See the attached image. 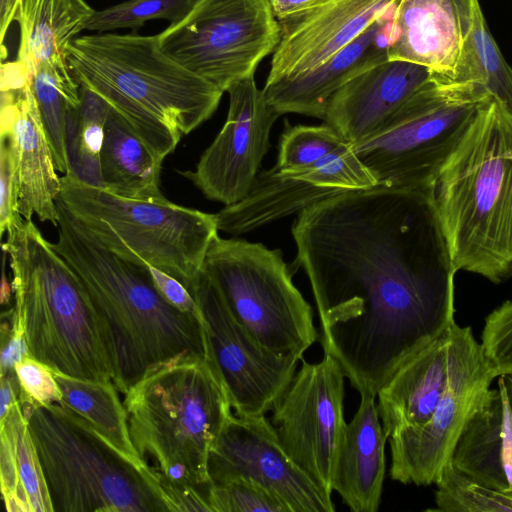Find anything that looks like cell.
<instances>
[{
	"instance_id": "6da1fadb",
	"label": "cell",
	"mask_w": 512,
	"mask_h": 512,
	"mask_svg": "<svg viewBox=\"0 0 512 512\" xmlns=\"http://www.w3.org/2000/svg\"><path fill=\"white\" fill-rule=\"evenodd\" d=\"M319 341L359 394L379 390L455 322L457 272L432 194L375 186L310 205L292 225Z\"/></svg>"
},
{
	"instance_id": "7a4b0ae2",
	"label": "cell",
	"mask_w": 512,
	"mask_h": 512,
	"mask_svg": "<svg viewBox=\"0 0 512 512\" xmlns=\"http://www.w3.org/2000/svg\"><path fill=\"white\" fill-rule=\"evenodd\" d=\"M57 210L58 239L53 247L90 298L119 392L125 394L146 374L176 359H208L201 317L170 305L153 284L145 263L126 260L107 249L60 198Z\"/></svg>"
},
{
	"instance_id": "3957f363",
	"label": "cell",
	"mask_w": 512,
	"mask_h": 512,
	"mask_svg": "<svg viewBox=\"0 0 512 512\" xmlns=\"http://www.w3.org/2000/svg\"><path fill=\"white\" fill-rule=\"evenodd\" d=\"M67 62L162 160L207 121L223 91L166 56L158 35L96 33L73 40Z\"/></svg>"
},
{
	"instance_id": "277c9868",
	"label": "cell",
	"mask_w": 512,
	"mask_h": 512,
	"mask_svg": "<svg viewBox=\"0 0 512 512\" xmlns=\"http://www.w3.org/2000/svg\"><path fill=\"white\" fill-rule=\"evenodd\" d=\"M432 199L457 272L512 278V111L501 102L478 110Z\"/></svg>"
},
{
	"instance_id": "5b68a950",
	"label": "cell",
	"mask_w": 512,
	"mask_h": 512,
	"mask_svg": "<svg viewBox=\"0 0 512 512\" xmlns=\"http://www.w3.org/2000/svg\"><path fill=\"white\" fill-rule=\"evenodd\" d=\"M13 314L29 355L64 375L112 381L102 328L78 276L32 220L7 232ZM113 382V381H112Z\"/></svg>"
},
{
	"instance_id": "8992f818",
	"label": "cell",
	"mask_w": 512,
	"mask_h": 512,
	"mask_svg": "<svg viewBox=\"0 0 512 512\" xmlns=\"http://www.w3.org/2000/svg\"><path fill=\"white\" fill-rule=\"evenodd\" d=\"M132 442L165 476L206 490L208 459L233 415L212 363L184 357L146 374L124 394Z\"/></svg>"
},
{
	"instance_id": "52a82bcc",
	"label": "cell",
	"mask_w": 512,
	"mask_h": 512,
	"mask_svg": "<svg viewBox=\"0 0 512 512\" xmlns=\"http://www.w3.org/2000/svg\"><path fill=\"white\" fill-rule=\"evenodd\" d=\"M54 512L169 511L152 466L136 462L60 403L18 398Z\"/></svg>"
},
{
	"instance_id": "ba28073f",
	"label": "cell",
	"mask_w": 512,
	"mask_h": 512,
	"mask_svg": "<svg viewBox=\"0 0 512 512\" xmlns=\"http://www.w3.org/2000/svg\"><path fill=\"white\" fill-rule=\"evenodd\" d=\"M60 200L107 249L126 260L147 263L188 290L218 235L216 214L160 200L130 199L61 177Z\"/></svg>"
},
{
	"instance_id": "9c48e42d",
	"label": "cell",
	"mask_w": 512,
	"mask_h": 512,
	"mask_svg": "<svg viewBox=\"0 0 512 512\" xmlns=\"http://www.w3.org/2000/svg\"><path fill=\"white\" fill-rule=\"evenodd\" d=\"M491 99L479 84L433 74L378 134L352 149L377 185L432 194L445 162Z\"/></svg>"
},
{
	"instance_id": "30bf717a",
	"label": "cell",
	"mask_w": 512,
	"mask_h": 512,
	"mask_svg": "<svg viewBox=\"0 0 512 512\" xmlns=\"http://www.w3.org/2000/svg\"><path fill=\"white\" fill-rule=\"evenodd\" d=\"M202 269L232 315L265 349L301 360L319 340L313 309L293 284L279 249L217 235Z\"/></svg>"
},
{
	"instance_id": "8fae6325",
	"label": "cell",
	"mask_w": 512,
	"mask_h": 512,
	"mask_svg": "<svg viewBox=\"0 0 512 512\" xmlns=\"http://www.w3.org/2000/svg\"><path fill=\"white\" fill-rule=\"evenodd\" d=\"M157 35L166 56L226 92L254 76L274 53L281 29L271 0H195L181 21Z\"/></svg>"
},
{
	"instance_id": "7c38bea8",
	"label": "cell",
	"mask_w": 512,
	"mask_h": 512,
	"mask_svg": "<svg viewBox=\"0 0 512 512\" xmlns=\"http://www.w3.org/2000/svg\"><path fill=\"white\" fill-rule=\"evenodd\" d=\"M496 377L471 328L454 322L444 394L427 422L390 435L391 479L418 486L436 484L466 423Z\"/></svg>"
},
{
	"instance_id": "4fadbf2b",
	"label": "cell",
	"mask_w": 512,
	"mask_h": 512,
	"mask_svg": "<svg viewBox=\"0 0 512 512\" xmlns=\"http://www.w3.org/2000/svg\"><path fill=\"white\" fill-rule=\"evenodd\" d=\"M345 378L328 355L316 363L302 358L300 369L271 411V423L284 450L330 496L348 424L343 406Z\"/></svg>"
},
{
	"instance_id": "5bb4252c",
	"label": "cell",
	"mask_w": 512,
	"mask_h": 512,
	"mask_svg": "<svg viewBox=\"0 0 512 512\" xmlns=\"http://www.w3.org/2000/svg\"><path fill=\"white\" fill-rule=\"evenodd\" d=\"M189 292L200 311L208 359L235 415H266L291 383L301 360L265 349L232 315L203 269Z\"/></svg>"
},
{
	"instance_id": "9a60e30c",
	"label": "cell",
	"mask_w": 512,
	"mask_h": 512,
	"mask_svg": "<svg viewBox=\"0 0 512 512\" xmlns=\"http://www.w3.org/2000/svg\"><path fill=\"white\" fill-rule=\"evenodd\" d=\"M210 484L251 481L284 503L290 512H333L328 495L282 447L266 415H232L208 459Z\"/></svg>"
},
{
	"instance_id": "2e32d148",
	"label": "cell",
	"mask_w": 512,
	"mask_h": 512,
	"mask_svg": "<svg viewBox=\"0 0 512 512\" xmlns=\"http://www.w3.org/2000/svg\"><path fill=\"white\" fill-rule=\"evenodd\" d=\"M227 119L194 170L179 173L202 194L224 206L244 198L270 148V132L281 116L257 88L254 76L233 83L227 90Z\"/></svg>"
},
{
	"instance_id": "e0dca14e",
	"label": "cell",
	"mask_w": 512,
	"mask_h": 512,
	"mask_svg": "<svg viewBox=\"0 0 512 512\" xmlns=\"http://www.w3.org/2000/svg\"><path fill=\"white\" fill-rule=\"evenodd\" d=\"M398 0H316L279 20L281 36L265 84L307 73L362 34Z\"/></svg>"
},
{
	"instance_id": "ac0fdd59",
	"label": "cell",
	"mask_w": 512,
	"mask_h": 512,
	"mask_svg": "<svg viewBox=\"0 0 512 512\" xmlns=\"http://www.w3.org/2000/svg\"><path fill=\"white\" fill-rule=\"evenodd\" d=\"M0 134L10 137L19 179L18 211L29 221L58 225L57 200L61 177L57 175L30 80L16 89L1 90Z\"/></svg>"
},
{
	"instance_id": "d6986e66",
	"label": "cell",
	"mask_w": 512,
	"mask_h": 512,
	"mask_svg": "<svg viewBox=\"0 0 512 512\" xmlns=\"http://www.w3.org/2000/svg\"><path fill=\"white\" fill-rule=\"evenodd\" d=\"M433 73L422 65L387 60L357 75L330 99L324 122L350 145L378 134Z\"/></svg>"
},
{
	"instance_id": "ffe728a7",
	"label": "cell",
	"mask_w": 512,
	"mask_h": 512,
	"mask_svg": "<svg viewBox=\"0 0 512 512\" xmlns=\"http://www.w3.org/2000/svg\"><path fill=\"white\" fill-rule=\"evenodd\" d=\"M398 1L319 67L292 79L265 84L262 90L267 102L280 115L296 113L324 120L330 99L343 85L389 60L388 48Z\"/></svg>"
},
{
	"instance_id": "44dd1931",
	"label": "cell",
	"mask_w": 512,
	"mask_h": 512,
	"mask_svg": "<svg viewBox=\"0 0 512 512\" xmlns=\"http://www.w3.org/2000/svg\"><path fill=\"white\" fill-rule=\"evenodd\" d=\"M473 0H399L389 60L416 63L452 80L468 29Z\"/></svg>"
},
{
	"instance_id": "7402d4cb",
	"label": "cell",
	"mask_w": 512,
	"mask_h": 512,
	"mask_svg": "<svg viewBox=\"0 0 512 512\" xmlns=\"http://www.w3.org/2000/svg\"><path fill=\"white\" fill-rule=\"evenodd\" d=\"M450 463L489 488L512 493V414L499 377L466 423Z\"/></svg>"
},
{
	"instance_id": "603a6c76",
	"label": "cell",
	"mask_w": 512,
	"mask_h": 512,
	"mask_svg": "<svg viewBox=\"0 0 512 512\" xmlns=\"http://www.w3.org/2000/svg\"><path fill=\"white\" fill-rule=\"evenodd\" d=\"M375 395L360 394V403L347 424L332 488L352 512H377L386 471L385 434Z\"/></svg>"
},
{
	"instance_id": "cb8c5ba5",
	"label": "cell",
	"mask_w": 512,
	"mask_h": 512,
	"mask_svg": "<svg viewBox=\"0 0 512 512\" xmlns=\"http://www.w3.org/2000/svg\"><path fill=\"white\" fill-rule=\"evenodd\" d=\"M450 329L411 356L377 393V410L388 436L427 422L448 380Z\"/></svg>"
},
{
	"instance_id": "d4e9b609",
	"label": "cell",
	"mask_w": 512,
	"mask_h": 512,
	"mask_svg": "<svg viewBox=\"0 0 512 512\" xmlns=\"http://www.w3.org/2000/svg\"><path fill=\"white\" fill-rule=\"evenodd\" d=\"M341 192L286 176L274 165L259 171L244 198L215 213L218 230L234 236L245 234Z\"/></svg>"
},
{
	"instance_id": "484cf974",
	"label": "cell",
	"mask_w": 512,
	"mask_h": 512,
	"mask_svg": "<svg viewBox=\"0 0 512 512\" xmlns=\"http://www.w3.org/2000/svg\"><path fill=\"white\" fill-rule=\"evenodd\" d=\"M95 10L85 0H17L18 61L31 75L42 63L67 59L69 46Z\"/></svg>"
},
{
	"instance_id": "4316f807",
	"label": "cell",
	"mask_w": 512,
	"mask_h": 512,
	"mask_svg": "<svg viewBox=\"0 0 512 512\" xmlns=\"http://www.w3.org/2000/svg\"><path fill=\"white\" fill-rule=\"evenodd\" d=\"M162 162L109 105L100 155L103 189L130 199H164L160 189Z\"/></svg>"
},
{
	"instance_id": "83f0119b",
	"label": "cell",
	"mask_w": 512,
	"mask_h": 512,
	"mask_svg": "<svg viewBox=\"0 0 512 512\" xmlns=\"http://www.w3.org/2000/svg\"><path fill=\"white\" fill-rule=\"evenodd\" d=\"M0 480L9 512H54L38 453L17 400L0 419Z\"/></svg>"
},
{
	"instance_id": "f1b7e54d",
	"label": "cell",
	"mask_w": 512,
	"mask_h": 512,
	"mask_svg": "<svg viewBox=\"0 0 512 512\" xmlns=\"http://www.w3.org/2000/svg\"><path fill=\"white\" fill-rule=\"evenodd\" d=\"M53 374L61 391L60 404L83 417L126 456L136 462H144L132 442L128 414L112 381L81 379L58 372Z\"/></svg>"
},
{
	"instance_id": "f546056e",
	"label": "cell",
	"mask_w": 512,
	"mask_h": 512,
	"mask_svg": "<svg viewBox=\"0 0 512 512\" xmlns=\"http://www.w3.org/2000/svg\"><path fill=\"white\" fill-rule=\"evenodd\" d=\"M109 104L96 92L80 85V104L67 113L65 151L69 175L103 188L100 155Z\"/></svg>"
},
{
	"instance_id": "4dcf8cb0",
	"label": "cell",
	"mask_w": 512,
	"mask_h": 512,
	"mask_svg": "<svg viewBox=\"0 0 512 512\" xmlns=\"http://www.w3.org/2000/svg\"><path fill=\"white\" fill-rule=\"evenodd\" d=\"M454 81L481 85L512 111V68L493 38L479 0H473Z\"/></svg>"
},
{
	"instance_id": "1f68e13d",
	"label": "cell",
	"mask_w": 512,
	"mask_h": 512,
	"mask_svg": "<svg viewBox=\"0 0 512 512\" xmlns=\"http://www.w3.org/2000/svg\"><path fill=\"white\" fill-rule=\"evenodd\" d=\"M42 124L58 172L66 174L65 120L70 109L80 104V85L72 75L67 59L40 64L30 75Z\"/></svg>"
},
{
	"instance_id": "d6a6232c",
	"label": "cell",
	"mask_w": 512,
	"mask_h": 512,
	"mask_svg": "<svg viewBox=\"0 0 512 512\" xmlns=\"http://www.w3.org/2000/svg\"><path fill=\"white\" fill-rule=\"evenodd\" d=\"M435 492L442 512H512V493L489 488L457 470L450 461L444 467Z\"/></svg>"
},
{
	"instance_id": "836d02e7",
	"label": "cell",
	"mask_w": 512,
	"mask_h": 512,
	"mask_svg": "<svg viewBox=\"0 0 512 512\" xmlns=\"http://www.w3.org/2000/svg\"><path fill=\"white\" fill-rule=\"evenodd\" d=\"M195 0H126L98 10L88 20L85 30L106 33L130 28L137 33L147 21L164 19L170 25L181 21L191 10Z\"/></svg>"
},
{
	"instance_id": "e575fe53",
	"label": "cell",
	"mask_w": 512,
	"mask_h": 512,
	"mask_svg": "<svg viewBox=\"0 0 512 512\" xmlns=\"http://www.w3.org/2000/svg\"><path fill=\"white\" fill-rule=\"evenodd\" d=\"M346 143L326 123L319 126H291L285 121L275 165L282 174L292 176Z\"/></svg>"
},
{
	"instance_id": "d590c367",
	"label": "cell",
	"mask_w": 512,
	"mask_h": 512,
	"mask_svg": "<svg viewBox=\"0 0 512 512\" xmlns=\"http://www.w3.org/2000/svg\"><path fill=\"white\" fill-rule=\"evenodd\" d=\"M289 177L318 187L342 191L363 190L378 186L375 178L357 157L349 143L329 152Z\"/></svg>"
},
{
	"instance_id": "8d00e7d4",
	"label": "cell",
	"mask_w": 512,
	"mask_h": 512,
	"mask_svg": "<svg viewBox=\"0 0 512 512\" xmlns=\"http://www.w3.org/2000/svg\"><path fill=\"white\" fill-rule=\"evenodd\" d=\"M206 497L211 512H290L275 496L244 479L209 484Z\"/></svg>"
},
{
	"instance_id": "74e56055",
	"label": "cell",
	"mask_w": 512,
	"mask_h": 512,
	"mask_svg": "<svg viewBox=\"0 0 512 512\" xmlns=\"http://www.w3.org/2000/svg\"><path fill=\"white\" fill-rule=\"evenodd\" d=\"M481 347L497 377L512 374V300L487 316Z\"/></svg>"
},
{
	"instance_id": "f35d334b",
	"label": "cell",
	"mask_w": 512,
	"mask_h": 512,
	"mask_svg": "<svg viewBox=\"0 0 512 512\" xmlns=\"http://www.w3.org/2000/svg\"><path fill=\"white\" fill-rule=\"evenodd\" d=\"M19 179L11 139L0 134V236L23 223L18 211Z\"/></svg>"
},
{
	"instance_id": "ab89813d",
	"label": "cell",
	"mask_w": 512,
	"mask_h": 512,
	"mask_svg": "<svg viewBox=\"0 0 512 512\" xmlns=\"http://www.w3.org/2000/svg\"><path fill=\"white\" fill-rule=\"evenodd\" d=\"M20 391L35 404L60 403L62 396L52 370L32 356H26L15 366Z\"/></svg>"
},
{
	"instance_id": "60d3db41",
	"label": "cell",
	"mask_w": 512,
	"mask_h": 512,
	"mask_svg": "<svg viewBox=\"0 0 512 512\" xmlns=\"http://www.w3.org/2000/svg\"><path fill=\"white\" fill-rule=\"evenodd\" d=\"M152 470L156 475L169 511L211 512V508L206 497V490L173 480L165 476L154 466H152Z\"/></svg>"
},
{
	"instance_id": "b9f144b4",
	"label": "cell",
	"mask_w": 512,
	"mask_h": 512,
	"mask_svg": "<svg viewBox=\"0 0 512 512\" xmlns=\"http://www.w3.org/2000/svg\"><path fill=\"white\" fill-rule=\"evenodd\" d=\"M145 266L156 289L170 305L184 313L201 317L196 300L181 282L147 263Z\"/></svg>"
},
{
	"instance_id": "7bdbcfd3",
	"label": "cell",
	"mask_w": 512,
	"mask_h": 512,
	"mask_svg": "<svg viewBox=\"0 0 512 512\" xmlns=\"http://www.w3.org/2000/svg\"><path fill=\"white\" fill-rule=\"evenodd\" d=\"M19 393L20 384L15 369L1 374L0 419L7 414L11 406L18 400Z\"/></svg>"
},
{
	"instance_id": "ee69618b",
	"label": "cell",
	"mask_w": 512,
	"mask_h": 512,
	"mask_svg": "<svg viewBox=\"0 0 512 512\" xmlns=\"http://www.w3.org/2000/svg\"><path fill=\"white\" fill-rule=\"evenodd\" d=\"M315 2L316 0H271V5L279 21L303 12Z\"/></svg>"
},
{
	"instance_id": "f6af8a7d",
	"label": "cell",
	"mask_w": 512,
	"mask_h": 512,
	"mask_svg": "<svg viewBox=\"0 0 512 512\" xmlns=\"http://www.w3.org/2000/svg\"><path fill=\"white\" fill-rule=\"evenodd\" d=\"M17 0H0V40H1V58H5L6 49L3 45L5 35L10 24L14 21L15 6Z\"/></svg>"
},
{
	"instance_id": "bcb514c9",
	"label": "cell",
	"mask_w": 512,
	"mask_h": 512,
	"mask_svg": "<svg viewBox=\"0 0 512 512\" xmlns=\"http://www.w3.org/2000/svg\"><path fill=\"white\" fill-rule=\"evenodd\" d=\"M6 252L3 251V274H2V283H1V292H0V299H1V303L3 305L9 303L10 301V298H11V292L12 291V286H10V284L8 283L7 281V278H6V275H5V260H6Z\"/></svg>"
},
{
	"instance_id": "7dc6e473",
	"label": "cell",
	"mask_w": 512,
	"mask_h": 512,
	"mask_svg": "<svg viewBox=\"0 0 512 512\" xmlns=\"http://www.w3.org/2000/svg\"><path fill=\"white\" fill-rule=\"evenodd\" d=\"M504 383L512 414V374L498 376Z\"/></svg>"
}]
</instances>
